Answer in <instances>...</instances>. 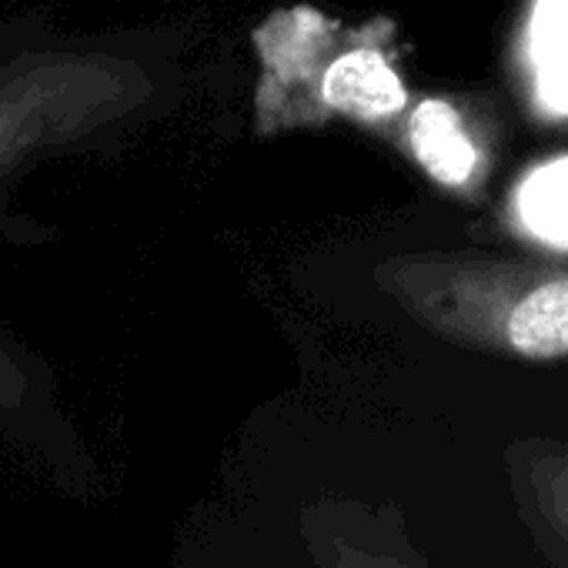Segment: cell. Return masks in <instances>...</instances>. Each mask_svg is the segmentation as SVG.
Instances as JSON below:
<instances>
[{"label": "cell", "instance_id": "obj_2", "mask_svg": "<svg viewBox=\"0 0 568 568\" xmlns=\"http://www.w3.org/2000/svg\"><path fill=\"white\" fill-rule=\"evenodd\" d=\"M254 134L281 138L355 124L375 138L415 98L402 74L395 24H345L312 4L271 11L254 31Z\"/></svg>", "mask_w": 568, "mask_h": 568}, {"label": "cell", "instance_id": "obj_1", "mask_svg": "<svg viewBox=\"0 0 568 568\" xmlns=\"http://www.w3.org/2000/svg\"><path fill=\"white\" fill-rule=\"evenodd\" d=\"M372 281L428 335L528 365L568 362V261L491 251H398Z\"/></svg>", "mask_w": 568, "mask_h": 568}, {"label": "cell", "instance_id": "obj_6", "mask_svg": "<svg viewBox=\"0 0 568 568\" xmlns=\"http://www.w3.org/2000/svg\"><path fill=\"white\" fill-rule=\"evenodd\" d=\"M505 471L538 551L568 568V442L515 438L505 448Z\"/></svg>", "mask_w": 568, "mask_h": 568}, {"label": "cell", "instance_id": "obj_5", "mask_svg": "<svg viewBox=\"0 0 568 568\" xmlns=\"http://www.w3.org/2000/svg\"><path fill=\"white\" fill-rule=\"evenodd\" d=\"M302 541L315 568H425L395 508L322 498L302 515Z\"/></svg>", "mask_w": 568, "mask_h": 568}, {"label": "cell", "instance_id": "obj_4", "mask_svg": "<svg viewBox=\"0 0 568 568\" xmlns=\"http://www.w3.org/2000/svg\"><path fill=\"white\" fill-rule=\"evenodd\" d=\"M378 141L448 194L478 197L488 184L491 141L452 98H412Z\"/></svg>", "mask_w": 568, "mask_h": 568}, {"label": "cell", "instance_id": "obj_3", "mask_svg": "<svg viewBox=\"0 0 568 568\" xmlns=\"http://www.w3.org/2000/svg\"><path fill=\"white\" fill-rule=\"evenodd\" d=\"M154 98V78L124 54L58 44L54 34H8L0 44V178L24 158L88 141ZM21 368L0 348V405L21 395Z\"/></svg>", "mask_w": 568, "mask_h": 568}]
</instances>
